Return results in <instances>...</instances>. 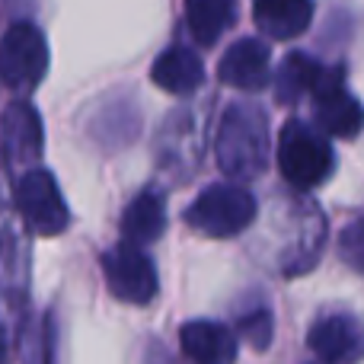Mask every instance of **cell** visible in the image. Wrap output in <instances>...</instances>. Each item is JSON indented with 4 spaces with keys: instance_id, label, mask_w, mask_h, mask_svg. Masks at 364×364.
I'll return each instance as SVG.
<instances>
[{
    "instance_id": "cell-5",
    "label": "cell",
    "mask_w": 364,
    "mask_h": 364,
    "mask_svg": "<svg viewBox=\"0 0 364 364\" xmlns=\"http://www.w3.org/2000/svg\"><path fill=\"white\" fill-rule=\"evenodd\" d=\"M48 70V42L32 23H13L0 38V80L13 90H32Z\"/></svg>"
},
{
    "instance_id": "cell-16",
    "label": "cell",
    "mask_w": 364,
    "mask_h": 364,
    "mask_svg": "<svg viewBox=\"0 0 364 364\" xmlns=\"http://www.w3.org/2000/svg\"><path fill=\"white\" fill-rule=\"evenodd\" d=\"M329 77V68H323L320 61L307 55H288L278 70V100L282 102H294L301 96H314L323 87V80Z\"/></svg>"
},
{
    "instance_id": "cell-1",
    "label": "cell",
    "mask_w": 364,
    "mask_h": 364,
    "mask_svg": "<svg viewBox=\"0 0 364 364\" xmlns=\"http://www.w3.org/2000/svg\"><path fill=\"white\" fill-rule=\"evenodd\" d=\"M218 166L233 179H256L269 166V122L252 102H237L224 112L214 138Z\"/></svg>"
},
{
    "instance_id": "cell-13",
    "label": "cell",
    "mask_w": 364,
    "mask_h": 364,
    "mask_svg": "<svg viewBox=\"0 0 364 364\" xmlns=\"http://www.w3.org/2000/svg\"><path fill=\"white\" fill-rule=\"evenodd\" d=\"M0 132H4V151L16 164H29L42 154V122L29 102H13L0 119Z\"/></svg>"
},
{
    "instance_id": "cell-3",
    "label": "cell",
    "mask_w": 364,
    "mask_h": 364,
    "mask_svg": "<svg viewBox=\"0 0 364 364\" xmlns=\"http://www.w3.org/2000/svg\"><path fill=\"white\" fill-rule=\"evenodd\" d=\"M333 147L316 128L304 125V122H291L282 132L278 166H282V176L294 188L307 192V188H316L320 182H326L329 173H333Z\"/></svg>"
},
{
    "instance_id": "cell-6",
    "label": "cell",
    "mask_w": 364,
    "mask_h": 364,
    "mask_svg": "<svg viewBox=\"0 0 364 364\" xmlns=\"http://www.w3.org/2000/svg\"><path fill=\"white\" fill-rule=\"evenodd\" d=\"M102 272H106V284L112 297L125 304L144 307L157 294V269H154L151 256L134 243L122 240L115 250H109L102 256Z\"/></svg>"
},
{
    "instance_id": "cell-15",
    "label": "cell",
    "mask_w": 364,
    "mask_h": 364,
    "mask_svg": "<svg viewBox=\"0 0 364 364\" xmlns=\"http://www.w3.org/2000/svg\"><path fill=\"white\" fill-rule=\"evenodd\" d=\"M186 19L195 42L214 45L237 19V0H186Z\"/></svg>"
},
{
    "instance_id": "cell-14",
    "label": "cell",
    "mask_w": 364,
    "mask_h": 364,
    "mask_svg": "<svg viewBox=\"0 0 364 364\" xmlns=\"http://www.w3.org/2000/svg\"><path fill=\"white\" fill-rule=\"evenodd\" d=\"M166 230V198L157 188H144L132 205L122 214V233L125 243L134 246H147L157 237H164Z\"/></svg>"
},
{
    "instance_id": "cell-8",
    "label": "cell",
    "mask_w": 364,
    "mask_h": 364,
    "mask_svg": "<svg viewBox=\"0 0 364 364\" xmlns=\"http://www.w3.org/2000/svg\"><path fill=\"white\" fill-rule=\"evenodd\" d=\"M316 102V125L333 138H355L364 125V109L361 102L348 93L346 80L339 70H329L323 87L314 93Z\"/></svg>"
},
{
    "instance_id": "cell-19",
    "label": "cell",
    "mask_w": 364,
    "mask_h": 364,
    "mask_svg": "<svg viewBox=\"0 0 364 364\" xmlns=\"http://www.w3.org/2000/svg\"><path fill=\"white\" fill-rule=\"evenodd\" d=\"M0 364H6V342H4V326H0Z\"/></svg>"
},
{
    "instance_id": "cell-9",
    "label": "cell",
    "mask_w": 364,
    "mask_h": 364,
    "mask_svg": "<svg viewBox=\"0 0 364 364\" xmlns=\"http://www.w3.org/2000/svg\"><path fill=\"white\" fill-rule=\"evenodd\" d=\"M269 74H272V51L262 38H240L237 45L224 51L218 64V77L220 83L233 90H252L265 87L269 83Z\"/></svg>"
},
{
    "instance_id": "cell-11",
    "label": "cell",
    "mask_w": 364,
    "mask_h": 364,
    "mask_svg": "<svg viewBox=\"0 0 364 364\" xmlns=\"http://www.w3.org/2000/svg\"><path fill=\"white\" fill-rule=\"evenodd\" d=\"M252 19L269 38L291 42L304 36L314 19V0H256L252 4Z\"/></svg>"
},
{
    "instance_id": "cell-7",
    "label": "cell",
    "mask_w": 364,
    "mask_h": 364,
    "mask_svg": "<svg viewBox=\"0 0 364 364\" xmlns=\"http://www.w3.org/2000/svg\"><path fill=\"white\" fill-rule=\"evenodd\" d=\"M310 352L323 364H358L364 358V320L355 314H326L310 326Z\"/></svg>"
},
{
    "instance_id": "cell-10",
    "label": "cell",
    "mask_w": 364,
    "mask_h": 364,
    "mask_svg": "<svg viewBox=\"0 0 364 364\" xmlns=\"http://www.w3.org/2000/svg\"><path fill=\"white\" fill-rule=\"evenodd\" d=\"M182 352L195 364H233L240 352L237 333L214 320H192L179 333Z\"/></svg>"
},
{
    "instance_id": "cell-12",
    "label": "cell",
    "mask_w": 364,
    "mask_h": 364,
    "mask_svg": "<svg viewBox=\"0 0 364 364\" xmlns=\"http://www.w3.org/2000/svg\"><path fill=\"white\" fill-rule=\"evenodd\" d=\"M151 80L157 83L160 90L176 96H188L205 83V64L195 55L192 48H182V45H173L164 55L154 61L151 68Z\"/></svg>"
},
{
    "instance_id": "cell-4",
    "label": "cell",
    "mask_w": 364,
    "mask_h": 364,
    "mask_svg": "<svg viewBox=\"0 0 364 364\" xmlns=\"http://www.w3.org/2000/svg\"><path fill=\"white\" fill-rule=\"evenodd\" d=\"M13 205H16L19 218L26 220V227L38 237H55V233L68 230V205H64L61 188L48 170L23 173L13 188Z\"/></svg>"
},
{
    "instance_id": "cell-2",
    "label": "cell",
    "mask_w": 364,
    "mask_h": 364,
    "mask_svg": "<svg viewBox=\"0 0 364 364\" xmlns=\"http://www.w3.org/2000/svg\"><path fill=\"white\" fill-rule=\"evenodd\" d=\"M256 220V198L243 186L214 182L186 208V224L201 237H237Z\"/></svg>"
},
{
    "instance_id": "cell-18",
    "label": "cell",
    "mask_w": 364,
    "mask_h": 364,
    "mask_svg": "<svg viewBox=\"0 0 364 364\" xmlns=\"http://www.w3.org/2000/svg\"><path fill=\"white\" fill-rule=\"evenodd\" d=\"M339 256L346 259V265H352L355 272L364 275V218L355 224H348L339 237Z\"/></svg>"
},
{
    "instance_id": "cell-17",
    "label": "cell",
    "mask_w": 364,
    "mask_h": 364,
    "mask_svg": "<svg viewBox=\"0 0 364 364\" xmlns=\"http://www.w3.org/2000/svg\"><path fill=\"white\" fill-rule=\"evenodd\" d=\"M237 333L243 336L252 348L262 352V348H269V342H272V314L262 307V310H252V314L240 316Z\"/></svg>"
}]
</instances>
